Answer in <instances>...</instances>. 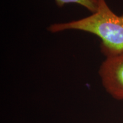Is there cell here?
Masks as SVG:
<instances>
[{"instance_id": "7a4b0ae2", "label": "cell", "mask_w": 123, "mask_h": 123, "mask_svg": "<svg viewBox=\"0 0 123 123\" xmlns=\"http://www.w3.org/2000/svg\"><path fill=\"white\" fill-rule=\"evenodd\" d=\"M99 74L106 91L115 99L123 100V53L106 58Z\"/></svg>"}, {"instance_id": "6da1fadb", "label": "cell", "mask_w": 123, "mask_h": 123, "mask_svg": "<svg viewBox=\"0 0 123 123\" xmlns=\"http://www.w3.org/2000/svg\"><path fill=\"white\" fill-rule=\"evenodd\" d=\"M79 30L92 34L101 40V50L106 57L123 53V14L116 15L105 0H99L98 9L86 17L51 25L48 30L55 33Z\"/></svg>"}, {"instance_id": "3957f363", "label": "cell", "mask_w": 123, "mask_h": 123, "mask_svg": "<svg viewBox=\"0 0 123 123\" xmlns=\"http://www.w3.org/2000/svg\"><path fill=\"white\" fill-rule=\"evenodd\" d=\"M55 1L59 7H62L66 4H76L85 7L92 13L96 11L99 4V0H55Z\"/></svg>"}]
</instances>
